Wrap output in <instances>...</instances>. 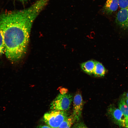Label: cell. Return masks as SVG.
<instances>
[{"instance_id": "obj_14", "label": "cell", "mask_w": 128, "mask_h": 128, "mask_svg": "<svg viewBox=\"0 0 128 128\" xmlns=\"http://www.w3.org/2000/svg\"><path fill=\"white\" fill-rule=\"evenodd\" d=\"M37 128H51L48 125H41L38 126Z\"/></svg>"}, {"instance_id": "obj_2", "label": "cell", "mask_w": 128, "mask_h": 128, "mask_svg": "<svg viewBox=\"0 0 128 128\" xmlns=\"http://www.w3.org/2000/svg\"><path fill=\"white\" fill-rule=\"evenodd\" d=\"M68 116L66 111L52 110L44 114L43 119L45 123L51 128H58Z\"/></svg>"}, {"instance_id": "obj_4", "label": "cell", "mask_w": 128, "mask_h": 128, "mask_svg": "<svg viewBox=\"0 0 128 128\" xmlns=\"http://www.w3.org/2000/svg\"><path fill=\"white\" fill-rule=\"evenodd\" d=\"M108 112L109 114L115 123L120 127H125V118L119 108L111 105L109 106Z\"/></svg>"}, {"instance_id": "obj_3", "label": "cell", "mask_w": 128, "mask_h": 128, "mask_svg": "<svg viewBox=\"0 0 128 128\" xmlns=\"http://www.w3.org/2000/svg\"><path fill=\"white\" fill-rule=\"evenodd\" d=\"M73 99V96L70 94H59L51 103L50 109L66 111L69 109Z\"/></svg>"}, {"instance_id": "obj_17", "label": "cell", "mask_w": 128, "mask_h": 128, "mask_svg": "<svg viewBox=\"0 0 128 128\" xmlns=\"http://www.w3.org/2000/svg\"><path fill=\"white\" fill-rule=\"evenodd\" d=\"M23 3H24L27 1L28 0H17Z\"/></svg>"}, {"instance_id": "obj_12", "label": "cell", "mask_w": 128, "mask_h": 128, "mask_svg": "<svg viewBox=\"0 0 128 128\" xmlns=\"http://www.w3.org/2000/svg\"><path fill=\"white\" fill-rule=\"evenodd\" d=\"M4 43L3 33L0 28V56L4 53Z\"/></svg>"}, {"instance_id": "obj_13", "label": "cell", "mask_w": 128, "mask_h": 128, "mask_svg": "<svg viewBox=\"0 0 128 128\" xmlns=\"http://www.w3.org/2000/svg\"><path fill=\"white\" fill-rule=\"evenodd\" d=\"M121 9L128 8V0H118Z\"/></svg>"}, {"instance_id": "obj_11", "label": "cell", "mask_w": 128, "mask_h": 128, "mask_svg": "<svg viewBox=\"0 0 128 128\" xmlns=\"http://www.w3.org/2000/svg\"><path fill=\"white\" fill-rule=\"evenodd\" d=\"M77 118L73 114L68 116L61 123L58 128H70L76 120Z\"/></svg>"}, {"instance_id": "obj_6", "label": "cell", "mask_w": 128, "mask_h": 128, "mask_svg": "<svg viewBox=\"0 0 128 128\" xmlns=\"http://www.w3.org/2000/svg\"><path fill=\"white\" fill-rule=\"evenodd\" d=\"M83 101L81 95L77 94L73 100V114L78 119L81 116L83 106Z\"/></svg>"}, {"instance_id": "obj_9", "label": "cell", "mask_w": 128, "mask_h": 128, "mask_svg": "<svg viewBox=\"0 0 128 128\" xmlns=\"http://www.w3.org/2000/svg\"><path fill=\"white\" fill-rule=\"evenodd\" d=\"M119 107L125 118V127L128 128V106L126 103L123 98H122L119 101Z\"/></svg>"}, {"instance_id": "obj_8", "label": "cell", "mask_w": 128, "mask_h": 128, "mask_svg": "<svg viewBox=\"0 0 128 128\" xmlns=\"http://www.w3.org/2000/svg\"><path fill=\"white\" fill-rule=\"evenodd\" d=\"M96 61L91 60L83 62L81 65L82 70L87 74H91L93 73L95 66Z\"/></svg>"}, {"instance_id": "obj_15", "label": "cell", "mask_w": 128, "mask_h": 128, "mask_svg": "<svg viewBox=\"0 0 128 128\" xmlns=\"http://www.w3.org/2000/svg\"><path fill=\"white\" fill-rule=\"evenodd\" d=\"M77 128H88L84 125L82 124L78 126Z\"/></svg>"}, {"instance_id": "obj_16", "label": "cell", "mask_w": 128, "mask_h": 128, "mask_svg": "<svg viewBox=\"0 0 128 128\" xmlns=\"http://www.w3.org/2000/svg\"><path fill=\"white\" fill-rule=\"evenodd\" d=\"M123 98L124 100L128 106V98L125 97L124 98Z\"/></svg>"}, {"instance_id": "obj_18", "label": "cell", "mask_w": 128, "mask_h": 128, "mask_svg": "<svg viewBox=\"0 0 128 128\" xmlns=\"http://www.w3.org/2000/svg\"><path fill=\"white\" fill-rule=\"evenodd\" d=\"M125 97L128 98V92L125 95Z\"/></svg>"}, {"instance_id": "obj_10", "label": "cell", "mask_w": 128, "mask_h": 128, "mask_svg": "<svg viewBox=\"0 0 128 128\" xmlns=\"http://www.w3.org/2000/svg\"><path fill=\"white\" fill-rule=\"evenodd\" d=\"M106 72V70L102 64L96 61L93 74L96 76L102 77L105 75Z\"/></svg>"}, {"instance_id": "obj_1", "label": "cell", "mask_w": 128, "mask_h": 128, "mask_svg": "<svg viewBox=\"0 0 128 128\" xmlns=\"http://www.w3.org/2000/svg\"><path fill=\"white\" fill-rule=\"evenodd\" d=\"M47 5L45 0H38L29 7L7 12L0 16V28L7 58L15 62L25 55L33 23Z\"/></svg>"}, {"instance_id": "obj_7", "label": "cell", "mask_w": 128, "mask_h": 128, "mask_svg": "<svg viewBox=\"0 0 128 128\" xmlns=\"http://www.w3.org/2000/svg\"><path fill=\"white\" fill-rule=\"evenodd\" d=\"M119 6L118 0H107L102 11L106 14L110 15L117 10Z\"/></svg>"}, {"instance_id": "obj_5", "label": "cell", "mask_w": 128, "mask_h": 128, "mask_svg": "<svg viewBox=\"0 0 128 128\" xmlns=\"http://www.w3.org/2000/svg\"><path fill=\"white\" fill-rule=\"evenodd\" d=\"M115 20L121 28L128 29V8L121 9L116 14Z\"/></svg>"}]
</instances>
